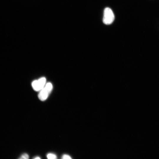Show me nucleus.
<instances>
[{
    "label": "nucleus",
    "mask_w": 159,
    "mask_h": 159,
    "mask_svg": "<svg viewBox=\"0 0 159 159\" xmlns=\"http://www.w3.org/2000/svg\"><path fill=\"white\" fill-rule=\"evenodd\" d=\"M19 158L22 159H28L29 158V156L27 154L24 153L21 155Z\"/></svg>",
    "instance_id": "nucleus-5"
},
{
    "label": "nucleus",
    "mask_w": 159,
    "mask_h": 159,
    "mask_svg": "<svg viewBox=\"0 0 159 159\" xmlns=\"http://www.w3.org/2000/svg\"><path fill=\"white\" fill-rule=\"evenodd\" d=\"M40 158H41L39 156H36V157H35V158H34V159H40Z\"/></svg>",
    "instance_id": "nucleus-7"
},
{
    "label": "nucleus",
    "mask_w": 159,
    "mask_h": 159,
    "mask_svg": "<svg viewBox=\"0 0 159 159\" xmlns=\"http://www.w3.org/2000/svg\"><path fill=\"white\" fill-rule=\"evenodd\" d=\"M46 79L45 77H42L37 80L34 81L32 85L33 89L35 91H39L41 90L45 85Z\"/></svg>",
    "instance_id": "nucleus-3"
},
{
    "label": "nucleus",
    "mask_w": 159,
    "mask_h": 159,
    "mask_svg": "<svg viewBox=\"0 0 159 159\" xmlns=\"http://www.w3.org/2000/svg\"><path fill=\"white\" fill-rule=\"evenodd\" d=\"M62 158L63 159H72V158L69 155H68L64 154L62 156Z\"/></svg>",
    "instance_id": "nucleus-6"
},
{
    "label": "nucleus",
    "mask_w": 159,
    "mask_h": 159,
    "mask_svg": "<svg viewBox=\"0 0 159 159\" xmlns=\"http://www.w3.org/2000/svg\"><path fill=\"white\" fill-rule=\"evenodd\" d=\"M47 157L49 159H55L57 158L56 155L53 153H48L47 155Z\"/></svg>",
    "instance_id": "nucleus-4"
},
{
    "label": "nucleus",
    "mask_w": 159,
    "mask_h": 159,
    "mask_svg": "<svg viewBox=\"0 0 159 159\" xmlns=\"http://www.w3.org/2000/svg\"><path fill=\"white\" fill-rule=\"evenodd\" d=\"M114 15L112 10L109 8H105L104 11L103 21L105 24H111L114 21Z\"/></svg>",
    "instance_id": "nucleus-2"
},
{
    "label": "nucleus",
    "mask_w": 159,
    "mask_h": 159,
    "mask_svg": "<svg viewBox=\"0 0 159 159\" xmlns=\"http://www.w3.org/2000/svg\"><path fill=\"white\" fill-rule=\"evenodd\" d=\"M53 86L50 82L47 83L44 87L39 91L38 95L39 99L42 101L46 100L52 91Z\"/></svg>",
    "instance_id": "nucleus-1"
}]
</instances>
